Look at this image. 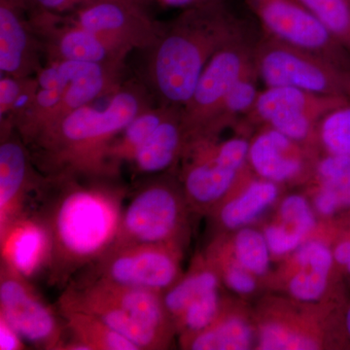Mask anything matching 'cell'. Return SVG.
<instances>
[{
  "mask_svg": "<svg viewBox=\"0 0 350 350\" xmlns=\"http://www.w3.org/2000/svg\"><path fill=\"white\" fill-rule=\"evenodd\" d=\"M27 80L25 78L16 77L12 75L1 77V80H0V118H1V121L10 111L14 101L27 85Z\"/></svg>",
  "mask_w": 350,
  "mask_h": 350,
  "instance_id": "8d00e7d4",
  "label": "cell"
},
{
  "mask_svg": "<svg viewBox=\"0 0 350 350\" xmlns=\"http://www.w3.org/2000/svg\"><path fill=\"white\" fill-rule=\"evenodd\" d=\"M248 29L226 0L185 9L152 46L149 75L163 105L182 110L211 57Z\"/></svg>",
  "mask_w": 350,
  "mask_h": 350,
  "instance_id": "3957f363",
  "label": "cell"
},
{
  "mask_svg": "<svg viewBox=\"0 0 350 350\" xmlns=\"http://www.w3.org/2000/svg\"><path fill=\"white\" fill-rule=\"evenodd\" d=\"M299 144L275 129L262 126L250 142L247 161L265 180H291L305 167Z\"/></svg>",
  "mask_w": 350,
  "mask_h": 350,
  "instance_id": "2e32d148",
  "label": "cell"
},
{
  "mask_svg": "<svg viewBox=\"0 0 350 350\" xmlns=\"http://www.w3.org/2000/svg\"><path fill=\"white\" fill-rule=\"evenodd\" d=\"M333 254L334 259L338 264L347 267V271L350 273V241L338 244Z\"/></svg>",
  "mask_w": 350,
  "mask_h": 350,
  "instance_id": "7bdbcfd3",
  "label": "cell"
},
{
  "mask_svg": "<svg viewBox=\"0 0 350 350\" xmlns=\"http://www.w3.org/2000/svg\"><path fill=\"white\" fill-rule=\"evenodd\" d=\"M265 238L268 243L271 253L284 255L300 246L305 237L285 226L271 225L265 231Z\"/></svg>",
  "mask_w": 350,
  "mask_h": 350,
  "instance_id": "e575fe53",
  "label": "cell"
},
{
  "mask_svg": "<svg viewBox=\"0 0 350 350\" xmlns=\"http://www.w3.org/2000/svg\"><path fill=\"white\" fill-rule=\"evenodd\" d=\"M24 338L21 337L5 319L0 317V349L22 350L25 349Z\"/></svg>",
  "mask_w": 350,
  "mask_h": 350,
  "instance_id": "ab89813d",
  "label": "cell"
},
{
  "mask_svg": "<svg viewBox=\"0 0 350 350\" xmlns=\"http://www.w3.org/2000/svg\"><path fill=\"white\" fill-rule=\"evenodd\" d=\"M211 0H161L163 5L170 7V8H191V7L200 5V4L206 3Z\"/></svg>",
  "mask_w": 350,
  "mask_h": 350,
  "instance_id": "ee69618b",
  "label": "cell"
},
{
  "mask_svg": "<svg viewBox=\"0 0 350 350\" xmlns=\"http://www.w3.org/2000/svg\"><path fill=\"white\" fill-rule=\"evenodd\" d=\"M321 188L330 192L340 207H350V157L327 155L315 167Z\"/></svg>",
  "mask_w": 350,
  "mask_h": 350,
  "instance_id": "f1b7e54d",
  "label": "cell"
},
{
  "mask_svg": "<svg viewBox=\"0 0 350 350\" xmlns=\"http://www.w3.org/2000/svg\"><path fill=\"white\" fill-rule=\"evenodd\" d=\"M31 152L12 129L1 131L0 144V236L31 213L29 199L40 190L45 176L36 175Z\"/></svg>",
  "mask_w": 350,
  "mask_h": 350,
  "instance_id": "4fadbf2b",
  "label": "cell"
},
{
  "mask_svg": "<svg viewBox=\"0 0 350 350\" xmlns=\"http://www.w3.org/2000/svg\"><path fill=\"white\" fill-rule=\"evenodd\" d=\"M181 223L182 204L176 190L167 181L152 179L138 189L124 209L111 248L135 244L176 246Z\"/></svg>",
  "mask_w": 350,
  "mask_h": 350,
  "instance_id": "52a82bcc",
  "label": "cell"
},
{
  "mask_svg": "<svg viewBox=\"0 0 350 350\" xmlns=\"http://www.w3.org/2000/svg\"><path fill=\"white\" fill-rule=\"evenodd\" d=\"M250 142L236 137L219 144L211 138L195 140L188 145L196 152L194 161L184 174V192L199 206H208L231 190L248 160Z\"/></svg>",
  "mask_w": 350,
  "mask_h": 350,
  "instance_id": "8fae6325",
  "label": "cell"
},
{
  "mask_svg": "<svg viewBox=\"0 0 350 350\" xmlns=\"http://www.w3.org/2000/svg\"><path fill=\"white\" fill-rule=\"evenodd\" d=\"M1 262L25 278L47 268L50 241L42 221L33 211L23 216L0 236Z\"/></svg>",
  "mask_w": 350,
  "mask_h": 350,
  "instance_id": "9a60e30c",
  "label": "cell"
},
{
  "mask_svg": "<svg viewBox=\"0 0 350 350\" xmlns=\"http://www.w3.org/2000/svg\"><path fill=\"white\" fill-rule=\"evenodd\" d=\"M234 252L239 266L253 275H264L269 268L271 250L265 234L256 230H241L234 239Z\"/></svg>",
  "mask_w": 350,
  "mask_h": 350,
  "instance_id": "f546056e",
  "label": "cell"
},
{
  "mask_svg": "<svg viewBox=\"0 0 350 350\" xmlns=\"http://www.w3.org/2000/svg\"><path fill=\"white\" fill-rule=\"evenodd\" d=\"M350 98L327 96L289 87H265L246 122L269 126L303 144L317 133L320 120Z\"/></svg>",
  "mask_w": 350,
  "mask_h": 350,
  "instance_id": "ba28073f",
  "label": "cell"
},
{
  "mask_svg": "<svg viewBox=\"0 0 350 350\" xmlns=\"http://www.w3.org/2000/svg\"><path fill=\"white\" fill-rule=\"evenodd\" d=\"M218 313L217 288L207 291L195 299L175 322L189 338L213 325L214 321L217 319Z\"/></svg>",
  "mask_w": 350,
  "mask_h": 350,
  "instance_id": "4dcf8cb0",
  "label": "cell"
},
{
  "mask_svg": "<svg viewBox=\"0 0 350 350\" xmlns=\"http://www.w3.org/2000/svg\"><path fill=\"white\" fill-rule=\"evenodd\" d=\"M36 81L40 89L62 90L64 92L66 88V83L64 82L57 62L40 69Z\"/></svg>",
  "mask_w": 350,
  "mask_h": 350,
  "instance_id": "f35d334b",
  "label": "cell"
},
{
  "mask_svg": "<svg viewBox=\"0 0 350 350\" xmlns=\"http://www.w3.org/2000/svg\"><path fill=\"white\" fill-rule=\"evenodd\" d=\"M186 142L188 137L182 122L181 110L175 109L138 149L131 163L140 174L165 172L174 165Z\"/></svg>",
  "mask_w": 350,
  "mask_h": 350,
  "instance_id": "ffe728a7",
  "label": "cell"
},
{
  "mask_svg": "<svg viewBox=\"0 0 350 350\" xmlns=\"http://www.w3.org/2000/svg\"><path fill=\"white\" fill-rule=\"evenodd\" d=\"M278 196L275 182L253 181L239 197L226 202L219 213L220 222L227 229L243 227L271 206Z\"/></svg>",
  "mask_w": 350,
  "mask_h": 350,
  "instance_id": "7402d4cb",
  "label": "cell"
},
{
  "mask_svg": "<svg viewBox=\"0 0 350 350\" xmlns=\"http://www.w3.org/2000/svg\"><path fill=\"white\" fill-rule=\"evenodd\" d=\"M252 342L250 325L238 317L214 321L213 325L187 338L186 345L192 350H244Z\"/></svg>",
  "mask_w": 350,
  "mask_h": 350,
  "instance_id": "cb8c5ba5",
  "label": "cell"
},
{
  "mask_svg": "<svg viewBox=\"0 0 350 350\" xmlns=\"http://www.w3.org/2000/svg\"><path fill=\"white\" fill-rule=\"evenodd\" d=\"M217 273L208 267H198L163 294V301L170 319L176 321L186 308L200 295L217 289Z\"/></svg>",
  "mask_w": 350,
  "mask_h": 350,
  "instance_id": "484cf974",
  "label": "cell"
},
{
  "mask_svg": "<svg viewBox=\"0 0 350 350\" xmlns=\"http://www.w3.org/2000/svg\"><path fill=\"white\" fill-rule=\"evenodd\" d=\"M57 310L70 338L81 342L88 350H140L96 315L68 308Z\"/></svg>",
  "mask_w": 350,
  "mask_h": 350,
  "instance_id": "44dd1931",
  "label": "cell"
},
{
  "mask_svg": "<svg viewBox=\"0 0 350 350\" xmlns=\"http://www.w3.org/2000/svg\"><path fill=\"white\" fill-rule=\"evenodd\" d=\"M44 10L52 11V12H62L73 8L77 4H84L83 0H32Z\"/></svg>",
  "mask_w": 350,
  "mask_h": 350,
  "instance_id": "b9f144b4",
  "label": "cell"
},
{
  "mask_svg": "<svg viewBox=\"0 0 350 350\" xmlns=\"http://www.w3.org/2000/svg\"><path fill=\"white\" fill-rule=\"evenodd\" d=\"M258 77L265 87H289L350 98V72L312 51L262 32L254 51Z\"/></svg>",
  "mask_w": 350,
  "mask_h": 350,
  "instance_id": "277c9868",
  "label": "cell"
},
{
  "mask_svg": "<svg viewBox=\"0 0 350 350\" xmlns=\"http://www.w3.org/2000/svg\"><path fill=\"white\" fill-rule=\"evenodd\" d=\"M251 31L250 27L221 47L202 71L192 98L181 110L188 140L206 133L232 86L254 68L255 45L259 36Z\"/></svg>",
  "mask_w": 350,
  "mask_h": 350,
  "instance_id": "5b68a950",
  "label": "cell"
},
{
  "mask_svg": "<svg viewBox=\"0 0 350 350\" xmlns=\"http://www.w3.org/2000/svg\"><path fill=\"white\" fill-rule=\"evenodd\" d=\"M262 31L312 51L350 72V53L298 0H241Z\"/></svg>",
  "mask_w": 350,
  "mask_h": 350,
  "instance_id": "9c48e42d",
  "label": "cell"
},
{
  "mask_svg": "<svg viewBox=\"0 0 350 350\" xmlns=\"http://www.w3.org/2000/svg\"><path fill=\"white\" fill-rule=\"evenodd\" d=\"M317 347L312 338L278 323L267 324L260 334L259 349L262 350H312Z\"/></svg>",
  "mask_w": 350,
  "mask_h": 350,
  "instance_id": "1f68e13d",
  "label": "cell"
},
{
  "mask_svg": "<svg viewBox=\"0 0 350 350\" xmlns=\"http://www.w3.org/2000/svg\"><path fill=\"white\" fill-rule=\"evenodd\" d=\"M0 317L25 342L41 349L61 350L64 327L54 310L36 291L29 278L6 262L0 267Z\"/></svg>",
  "mask_w": 350,
  "mask_h": 350,
  "instance_id": "30bf717a",
  "label": "cell"
},
{
  "mask_svg": "<svg viewBox=\"0 0 350 350\" xmlns=\"http://www.w3.org/2000/svg\"><path fill=\"white\" fill-rule=\"evenodd\" d=\"M57 308L80 310L96 315L107 325L137 345L140 350L165 349L169 338L146 325L113 301L103 298L91 288L70 282L57 301Z\"/></svg>",
  "mask_w": 350,
  "mask_h": 350,
  "instance_id": "5bb4252c",
  "label": "cell"
},
{
  "mask_svg": "<svg viewBox=\"0 0 350 350\" xmlns=\"http://www.w3.org/2000/svg\"><path fill=\"white\" fill-rule=\"evenodd\" d=\"M87 269L84 280H105L161 294L179 280L180 271L177 247L167 244L113 247Z\"/></svg>",
  "mask_w": 350,
  "mask_h": 350,
  "instance_id": "8992f818",
  "label": "cell"
},
{
  "mask_svg": "<svg viewBox=\"0 0 350 350\" xmlns=\"http://www.w3.org/2000/svg\"><path fill=\"white\" fill-rule=\"evenodd\" d=\"M297 262L301 268H314L330 271L333 265L334 254L325 244L312 241L299 248L296 255Z\"/></svg>",
  "mask_w": 350,
  "mask_h": 350,
  "instance_id": "d590c367",
  "label": "cell"
},
{
  "mask_svg": "<svg viewBox=\"0 0 350 350\" xmlns=\"http://www.w3.org/2000/svg\"><path fill=\"white\" fill-rule=\"evenodd\" d=\"M347 331H349V334L350 336V308L349 310V312H347Z\"/></svg>",
  "mask_w": 350,
  "mask_h": 350,
  "instance_id": "f6af8a7d",
  "label": "cell"
},
{
  "mask_svg": "<svg viewBox=\"0 0 350 350\" xmlns=\"http://www.w3.org/2000/svg\"><path fill=\"white\" fill-rule=\"evenodd\" d=\"M57 63L68 86L54 120L89 105L116 86L119 66L78 61H57Z\"/></svg>",
  "mask_w": 350,
  "mask_h": 350,
  "instance_id": "e0dca14e",
  "label": "cell"
},
{
  "mask_svg": "<svg viewBox=\"0 0 350 350\" xmlns=\"http://www.w3.org/2000/svg\"><path fill=\"white\" fill-rule=\"evenodd\" d=\"M280 215L285 224L304 237L312 231L315 225L312 208L305 198L300 195H291L283 200Z\"/></svg>",
  "mask_w": 350,
  "mask_h": 350,
  "instance_id": "836d02e7",
  "label": "cell"
},
{
  "mask_svg": "<svg viewBox=\"0 0 350 350\" xmlns=\"http://www.w3.org/2000/svg\"><path fill=\"white\" fill-rule=\"evenodd\" d=\"M317 135L328 155L350 157V100L320 120Z\"/></svg>",
  "mask_w": 350,
  "mask_h": 350,
  "instance_id": "83f0119b",
  "label": "cell"
},
{
  "mask_svg": "<svg viewBox=\"0 0 350 350\" xmlns=\"http://www.w3.org/2000/svg\"><path fill=\"white\" fill-rule=\"evenodd\" d=\"M174 110L175 108L163 105L158 109H146L138 114L110 146L108 157L115 169L119 170L120 165L123 162L131 163L138 149Z\"/></svg>",
  "mask_w": 350,
  "mask_h": 350,
  "instance_id": "603a6c76",
  "label": "cell"
},
{
  "mask_svg": "<svg viewBox=\"0 0 350 350\" xmlns=\"http://www.w3.org/2000/svg\"><path fill=\"white\" fill-rule=\"evenodd\" d=\"M253 273L241 266H231L225 273V282L232 291L239 294H250L256 288Z\"/></svg>",
  "mask_w": 350,
  "mask_h": 350,
  "instance_id": "74e56055",
  "label": "cell"
},
{
  "mask_svg": "<svg viewBox=\"0 0 350 350\" xmlns=\"http://www.w3.org/2000/svg\"><path fill=\"white\" fill-rule=\"evenodd\" d=\"M75 24L129 49L152 47L163 29L131 0H92L80 7Z\"/></svg>",
  "mask_w": 350,
  "mask_h": 350,
  "instance_id": "7c38bea8",
  "label": "cell"
},
{
  "mask_svg": "<svg viewBox=\"0 0 350 350\" xmlns=\"http://www.w3.org/2000/svg\"><path fill=\"white\" fill-rule=\"evenodd\" d=\"M259 81L256 68L254 66L232 86L231 91L223 100L217 116L215 117L206 133L200 137H211L216 131L234 123L239 119L245 118L250 114L254 103H256L258 96L261 91L258 87Z\"/></svg>",
  "mask_w": 350,
  "mask_h": 350,
  "instance_id": "d4e9b609",
  "label": "cell"
},
{
  "mask_svg": "<svg viewBox=\"0 0 350 350\" xmlns=\"http://www.w3.org/2000/svg\"><path fill=\"white\" fill-rule=\"evenodd\" d=\"M92 1V0H83V2H84V4L88 3V2Z\"/></svg>",
  "mask_w": 350,
  "mask_h": 350,
  "instance_id": "bcb514c9",
  "label": "cell"
},
{
  "mask_svg": "<svg viewBox=\"0 0 350 350\" xmlns=\"http://www.w3.org/2000/svg\"><path fill=\"white\" fill-rule=\"evenodd\" d=\"M146 110L135 87L115 92L107 107L85 105L39 129L27 142L34 165L47 178H115L108 152L115 138Z\"/></svg>",
  "mask_w": 350,
  "mask_h": 350,
  "instance_id": "7a4b0ae2",
  "label": "cell"
},
{
  "mask_svg": "<svg viewBox=\"0 0 350 350\" xmlns=\"http://www.w3.org/2000/svg\"><path fill=\"white\" fill-rule=\"evenodd\" d=\"M114 178L46 177L39 191L40 218L50 241V285L68 286L76 273L109 251L118 234L126 190Z\"/></svg>",
  "mask_w": 350,
  "mask_h": 350,
  "instance_id": "6da1fadb",
  "label": "cell"
},
{
  "mask_svg": "<svg viewBox=\"0 0 350 350\" xmlns=\"http://www.w3.org/2000/svg\"><path fill=\"white\" fill-rule=\"evenodd\" d=\"M350 53V0H298Z\"/></svg>",
  "mask_w": 350,
  "mask_h": 350,
  "instance_id": "4316f807",
  "label": "cell"
},
{
  "mask_svg": "<svg viewBox=\"0 0 350 350\" xmlns=\"http://www.w3.org/2000/svg\"><path fill=\"white\" fill-rule=\"evenodd\" d=\"M50 32H52V36H49L51 47L56 57L55 62H89L120 66L122 59L131 50L76 24Z\"/></svg>",
  "mask_w": 350,
  "mask_h": 350,
  "instance_id": "ac0fdd59",
  "label": "cell"
},
{
  "mask_svg": "<svg viewBox=\"0 0 350 350\" xmlns=\"http://www.w3.org/2000/svg\"><path fill=\"white\" fill-rule=\"evenodd\" d=\"M12 0L0 5V70L25 78L36 68L33 42L27 25Z\"/></svg>",
  "mask_w": 350,
  "mask_h": 350,
  "instance_id": "d6986e66",
  "label": "cell"
},
{
  "mask_svg": "<svg viewBox=\"0 0 350 350\" xmlns=\"http://www.w3.org/2000/svg\"><path fill=\"white\" fill-rule=\"evenodd\" d=\"M315 206L319 213L323 215H331L340 208V204L336 198L330 192L321 187L315 197Z\"/></svg>",
  "mask_w": 350,
  "mask_h": 350,
  "instance_id": "60d3db41",
  "label": "cell"
},
{
  "mask_svg": "<svg viewBox=\"0 0 350 350\" xmlns=\"http://www.w3.org/2000/svg\"><path fill=\"white\" fill-rule=\"evenodd\" d=\"M329 273L323 269L301 268L290 280V293L301 301L319 300L325 292Z\"/></svg>",
  "mask_w": 350,
  "mask_h": 350,
  "instance_id": "d6a6232c",
  "label": "cell"
}]
</instances>
